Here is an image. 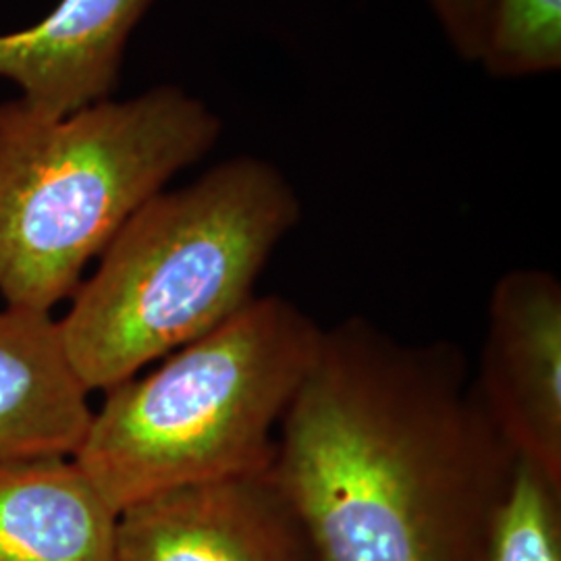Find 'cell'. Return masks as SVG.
<instances>
[{
    "instance_id": "cell-1",
    "label": "cell",
    "mask_w": 561,
    "mask_h": 561,
    "mask_svg": "<svg viewBox=\"0 0 561 561\" xmlns=\"http://www.w3.org/2000/svg\"><path fill=\"white\" fill-rule=\"evenodd\" d=\"M514 458L456 347L350 317L322 329L273 472L312 561H474Z\"/></svg>"
},
{
    "instance_id": "cell-2",
    "label": "cell",
    "mask_w": 561,
    "mask_h": 561,
    "mask_svg": "<svg viewBox=\"0 0 561 561\" xmlns=\"http://www.w3.org/2000/svg\"><path fill=\"white\" fill-rule=\"evenodd\" d=\"M300 219L291 181L252 154L146 202L59 321L88 391H108L233 319Z\"/></svg>"
},
{
    "instance_id": "cell-3",
    "label": "cell",
    "mask_w": 561,
    "mask_h": 561,
    "mask_svg": "<svg viewBox=\"0 0 561 561\" xmlns=\"http://www.w3.org/2000/svg\"><path fill=\"white\" fill-rule=\"evenodd\" d=\"M222 121L180 85L60 119L0 104V294L53 312L141 206L202 161Z\"/></svg>"
},
{
    "instance_id": "cell-4",
    "label": "cell",
    "mask_w": 561,
    "mask_h": 561,
    "mask_svg": "<svg viewBox=\"0 0 561 561\" xmlns=\"http://www.w3.org/2000/svg\"><path fill=\"white\" fill-rule=\"evenodd\" d=\"M321 340L298 304L256 296L154 370L104 391L73 460L117 512L185 484L266 472Z\"/></svg>"
},
{
    "instance_id": "cell-5",
    "label": "cell",
    "mask_w": 561,
    "mask_h": 561,
    "mask_svg": "<svg viewBox=\"0 0 561 561\" xmlns=\"http://www.w3.org/2000/svg\"><path fill=\"white\" fill-rule=\"evenodd\" d=\"M474 387L514 456L561 481V283L551 271L514 268L495 283Z\"/></svg>"
},
{
    "instance_id": "cell-6",
    "label": "cell",
    "mask_w": 561,
    "mask_h": 561,
    "mask_svg": "<svg viewBox=\"0 0 561 561\" xmlns=\"http://www.w3.org/2000/svg\"><path fill=\"white\" fill-rule=\"evenodd\" d=\"M115 561H312L271 470L169 489L123 507Z\"/></svg>"
},
{
    "instance_id": "cell-7",
    "label": "cell",
    "mask_w": 561,
    "mask_h": 561,
    "mask_svg": "<svg viewBox=\"0 0 561 561\" xmlns=\"http://www.w3.org/2000/svg\"><path fill=\"white\" fill-rule=\"evenodd\" d=\"M154 0H59L36 25L0 34V78L44 119L108 101L123 55Z\"/></svg>"
},
{
    "instance_id": "cell-8",
    "label": "cell",
    "mask_w": 561,
    "mask_h": 561,
    "mask_svg": "<svg viewBox=\"0 0 561 561\" xmlns=\"http://www.w3.org/2000/svg\"><path fill=\"white\" fill-rule=\"evenodd\" d=\"M53 312H0V463L73 458L94 410Z\"/></svg>"
},
{
    "instance_id": "cell-9",
    "label": "cell",
    "mask_w": 561,
    "mask_h": 561,
    "mask_svg": "<svg viewBox=\"0 0 561 561\" xmlns=\"http://www.w3.org/2000/svg\"><path fill=\"white\" fill-rule=\"evenodd\" d=\"M117 518L73 458L0 463V561H115Z\"/></svg>"
},
{
    "instance_id": "cell-10",
    "label": "cell",
    "mask_w": 561,
    "mask_h": 561,
    "mask_svg": "<svg viewBox=\"0 0 561 561\" xmlns=\"http://www.w3.org/2000/svg\"><path fill=\"white\" fill-rule=\"evenodd\" d=\"M474 561H561V481L516 456Z\"/></svg>"
},
{
    "instance_id": "cell-11",
    "label": "cell",
    "mask_w": 561,
    "mask_h": 561,
    "mask_svg": "<svg viewBox=\"0 0 561 561\" xmlns=\"http://www.w3.org/2000/svg\"><path fill=\"white\" fill-rule=\"evenodd\" d=\"M477 65L497 80L560 71L561 0H497Z\"/></svg>"
},
{
    "instance_id": "cell-12",
    "label": "cell",
    "mask_w": 561,
    "mask_h": 561,
    "mask_svg": "<svg viewBox=\"0 0 561 561\" xmlns=\"http://www.w3.org/2000/svg\"><path fill=\"white\" fill-rule=\"evenodd\" d=\"M449 48L477 65L497 0H426Z\"/></svg>"
}]
</instances>
